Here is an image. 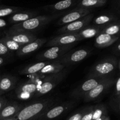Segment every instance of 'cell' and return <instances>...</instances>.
I'll return each instance as SVG.
<instances>
[{
    "label": "cell",
    "instance_id": "6da1fadb",
    "mask_svg": "<svg viewBox=\"0 0 120 120\" xmlns=\"http://www.w3.org/2000/svg\"><path fill=\"white\" fill-rule=\"evenodd\" d=\"M55 103V101L52 98L32 102L24 105L15 116V118L16 120H37Z\"/></svg>",
    "mask_w": 120,
    "mask_h": 120
},
{
    "label": "cell",
    "instance_id": "7a4b0ae2",
    "mask_svg": "<svg viewBox=\"0 0 120 120\" xmlns=\"http://www.w3.org/2000/svg\"><path fill=\"white\" fill-rule=\"evenodd\" d=\"M31 76V78L20 84L15 90L16 97L21 100H28L34 97L41 87L44 77L37 75Z\"/></svg>",
    "mask_w": 120,
    "mask_h": 120
},
{
    "label": "cell",
    "instance_id": "3957f363",
    "mask_svg": "<svg viewBox=\"0 0 120 120\" xmlns=\"http://www.w3.org/2000/svg\"><path fill=\"white\" fill-rule=\"evenodd\" d=\"M56 15H37L24 22L14 24L10 29L32 32L51 22Z\"/></svg>",
    "mask_w": 120,
    "mask_h": 120
},
{
    "label": "cell",
    "instance_id": "277c9868",
    "mask_svg": "<svg viewBox=\"0 0 120 120\" xmlns=\"http://www.w3.org/2000/svg\"><path fill=\"white\" fill-rule=\"evenodd\" d=\"M118 62L114 57H108L95 63L88 75V77H105L114 72L117 68Z\"/></svg>",
    "mask_w": 120,
    "mask_h": 120
},
{
    "label": "cell",
    "instance_id": "5b68a950",
    "mask_svg": "<svg viewBox=\"0 0 120 120\" xmlns=\"http://www.w3.org/2000/svg\"><path fill=\"white\" fill-rule=\"evenodd\" d=\"M67 73L68 70L64 69L60 72L45 76L42 80L41 87L39 91L35 94L34 97H40L44 96L52 91L59 83L64 79Z\"/></svg>",
    "mask_w": 120,
    "mask_h": 120
},
{
    "label": "cell",
    "instance_id": "8992f818",
    "mask_svg": "<svg viewBox=\"0 0 120 120\" xmlns=\"http://www.w3.org/2000/svg\"><path fill=\"white\" fill-rule=\"evenodd\" d=\"M115 79L110 76L105 77L95 87L85 94L83 97L84 101L90 102L98 100L115 84Z\"/></svg>",
    "mask_w": 120,
    "mask_h": 120
},
{
    "label": "cell",
    "instance_id": "52a82bcc",
    "mask_svg": "<svg viewBox=\"0 0 120 120\" xmlns=\"http://www.w3.org/2000/svg\"><path fill=\"white\" fill-rule=\"evenodd\" d=\"M75 44L65 46H54L45 51L40 53L36 59L41 61H55L64 56L66 53L71 50Z\"/></svg>",
    "mask_w": 120,
    "mask_h": 120
},
{
    "label": "cell",
    "instance_id": "ba28073f",
    "mask_svg": "<svg viewBox=\"0 0 120 120\" xmlns=\"http://www.w3.org/2000/svg\"><path fill=\"white\" fill-rule=\"evenodd\" d=\"M74 101H68L54 104L48 109L37 120H53L65 113L75 105Z\"/></svg>",
    "mask_w": 120,
    "mask_h": 120
},
{
    "label": "cell",
    "instance_id": "9c48e42d",
    "mask_svg": "<svg viewBox=\"0 0 120 120\" xmlns=\"http://www.w3.org/2000/svg\"><path fill=\"white\" fill-rule=\"evenodd\" d=\"M91 50L89 49L86 48L73 50H71L56 61L67 67L68 66L77 64L82 62L89 56Z\"/></svg>",
    "mask_w": 120,
    "mask_h": 120
},
{
    "label": "cell",
    "instance_id": "30bf717a",
    "mask_svg": "<svg viewBox=\"0 0 120 120\" xmlns=\"http://www.w3.org/2000/svg\"><path fill=\"white\" fill-rule=\"evenodd\" d=\"M94 18V14L90 13L86 16L64 25L58 30L59 34H75L78 33L82 29L89 25Z\"/></svg>",
    "mask_w": 120,
    "mask_h": 120
},
{
    "label": "cell",
    "instance_id": "8fae6325",
    "mask_svg": "<svg viewBox=\"0 0 120 120\" xmlns=\"http://www.w3.org/2000/svg\"><path fill=\"white\" fill-rule=\"evenodd\" d=\"M106 77V76H105ZM105 77H88L87 80L78 86L71 93V96L75 99L83 98L84 96L95 87Z\"/></svg>",
    "mask_w": 120,
    "mask_h": 120
},
{
    "label": "cell",
    "instance_id": "7c38bea8",
    "mask_svg": "<svg viewBox=\"0 0 120 120\" xmlns=\"http://www.w3.org/2000/svg\"><path fill=\"white\" fill-rule=\"evenodd\" d=\"M82 39L77 33L75 34H61L49 40L47 43V46H65L75 44L82 41Z\"/></svg>",
    "mask_w": 120,
    "mask_h": 120
},
{
    "label": "cell",
    "instance_id": "4fadbf2b",
    "mask_svg": "<svg viewBox=\"0 0 120 120\" xmlns=\"http://www.w3.org/2000/svg\"><path fill=\"white\" fill-rule=\"evenodd\" d=\"M92 10V9L75 7L74 9L71 10L68 13L65 14L63 16L60 18L58 21V25L63 26L64 25L74 22L91 13Z\"/></svg>",
    "mask_w": 120,
    "mask_h": 120
},
{
    "label": "cell",
    "instance_id": "5bb4252c",
    "mask_svg": "<svg viewBox=\"0 0 120 120\" xmlns=\"http://www.w3.org/2000/svg\"><path fill=\"white\" fill-rule=\"evenodd\" d=\"M5 35L22 45L37 39V36L32 32L12 30L10 29L6 32Z\"/></svg>",
    "mask_w": 120,
    "mask_h": 120
},
{
    "label": "cell",
    "instance_id": "9a60e30c",
    "mask_svg": "<svg viewBox=\"0 0 120 120\" xmlns=\"http://www.w3.org/2000/svg\"><path fill=\"white\" fill-rule=\"evenodd\" d=\"M47 39L45 38H37L32 42L22 45L20 49L16 52V55L20 57L27 56L34 52L42 47L45 43Z\"/></svg>",
    "mask_w": 120,
    "mask_h": 120
},
{
    "label": "cell",
    "instance_id": "2e32d148",
    "mask_svg": "<svg viewBox=\"0 0 120 120\" xmlns=\"http://www.w3.org/2000/svg\"><path fill=\"white\" fill-rule=\"evenodd\" d=\"M23 107V105L19 104L16 101L7 102L0 111V120L15 117L16 114Z\"/></svg>",
    "mask_w": 120,
    "mask_h": 120
},
{
    "label": "cell",
    "instance_id": "e0dca14e",
    "mask_svg": "<svg viewBox=\"0 0 120 120\" xmlns=\"http://www.w3.org/2000/svg\"><path fill=\"white\" fill-rule=\"evenodd\" d=\"M120 39V36H114L100 32L95 38V45L96 48H105L111 46Z\"/></svg>",
    "mask_w": 120,
    "mask_h": 120
},
{
    "label": "cell",
    "instance_id": "ac0fdd59",
    "mask_svg": "<svg viewBox=\"0 0 120 120\" xmlns=\"http://www.w3.org/2000/svg\"><path fill=\"white\" fill-rule=\"evenodd\" d=\"M80 0H62L52 5L46 6L45 9L52 12H61L76 7Z\"/></svg>",
    "mask_w": 120,
    "mask_h": 120
},
{
    "label": "cell",
    "instance_id": "d6986e66",
    "mask_svg": "<svg viewBox=\"0 0 120 120\" xmlns=\"http://www.w3.org/2000/svg\"><path fill=\"white\" fill-rule=\"evenodd\" d=\"M65 68L66 67L63 64L60 63L58 61H51L48 64L45 66L36 75L45 77L47 75L60 72Z\"/></svg>",
    "mask_w": 120,
    "mask_h": 120
},
{
    "label": "cell",
    "instance_id": "ffe728a7",
    "mask_svg": "<svg viewBox=\"0 0 120 120\" xmlns=\"http://www.w3.org/2000/svg\"><path fill=\"white\" fill-rule=\"evenodd\" d=\"M37 15L38 12L36 11L22 10L10 15L8 18V21L10 23L16 24V23L24 22L26 20L29 19Z\"/></svg>",
    "mask_w": 120,
    "mask_h": 120
},
{
    "label": "cell",
    "instance_id": "44dd1931",
    "mask_svg": "<svg viewBox=\"0 0 120 120\" xmlns=\"http://www.w3.org/2000/svg\"><path fill=\"white\" fill-rule=\"evenodd\" d=\"M16 82V77L9 75H3L0 80V91L5 93L12 90L15 88Z\"/></svg>",
    "mask_w": 120,
    "mask_h": 120
},
{
    "label": "cell",
    "instance_id": "7402d4cb",
    "mask_svg": "<svg viewBox=\"0 0 120 120\" xmlns=\"http://www.w3.org/2000/svg\"><path fill=\"white\" fill-rule=\"evenodd\" d=\"M102 27L103 26H98L94 24L92 25H88L77 34L80 35L82 39L92 38L96 36L101 32Z\"/></svg>",
    "mask_w": 120,
    "mask_h": 120
},
{
    "label": "cell",
    "instance_id": "603a6c76",
    "mask_svg": "<svg viewBox=\"0 0 120 120\" xmlns=\"http://www.w3.org/2000/svg\"><path fill=\"white\" fill-rule=\"evenodd\" d=\"M51 61H41L34 64H29L21 69L19 73L21 75H36L44 67Z\"/></svg>",
    "mask_w": 120,
    "mask_h": 120
},
{
    "label": "cell",
    "instance_id": "cb8c5ba5",
    "mask_svg": "<svg viewBox=\"0 0 120 120\" xmlns=\"http://www.w3.org/2000/svg\"><path fill=\"white\" fill-rule=\"evenodd\" d=\"M107 0H80L75 7L92 9L104 6Z\"/></svg>",
    "mask_w": 120,
    "mask_h": 120
},
{
    "label": "cell",
    "instance_id": "d4e9b609",
    "mask_svg": "<svg viewBox=\"0 0 120 120\" xmlns=\"http://www.w3.org/2000/svg\"><path fill=\"white\" fill-rule=\"evenodd\" d=\"M117 20V18L113 15L107 14V15H101L93 20V24L98 26H105L113 22H115Z\"/></svg>",
    "mask_w": 120,
    "mask_h": 120
},
{
    "label": "cell",
    "instance_id": "484cf974",
    "mask_svg": "<svg viewBox=\"0 0 120 120\" xmlns=\"http://www.w3.org/2000/svg\"><path fill=\"white\" fill-rule=\"evenodd\" d=\"M101 32L114 36H120V23L119 21H115L103 26Z\"/></svg>",
    "mask_w": 120,
    "mask_h": 120
},
{
    "label": "cell",
    "instance_id": "4316f807",
    "mask_svg": "<svg viewBox=\"0 0 120 120\" xmlns=\"http://www.w3.org/2000/svg\"><path fill=\"white\" fill-rule=\"evenodd\" d=\"M0 41L3 42L5 45L8 48V49L12 52H17L22 46V45L15 42V41L11 39L10 38L8 37L6 35L1 39H0Z\"/></svg>",
    "mask_w": 120,
    "mask_h": 120
},
{
    "label": "cell",
    "instance_id": "83f0119b",
    "mask_svg": "<svg viewBox=\"0 0 120 120\" xmlns=\"http://www.w3.org/2000/svg\"><path fill=\"white\" fill-rule=\"evenodd\" d=\"M107 109L105 105L102 104H97L94 106V111H93L92 120H95L101 118L103 116H107Z\"/></svg>",
    "mask_w": 120,
    "mask_h": 120
},
{
    "label": "cell",
    "instance_id": "f1b7e54d",
    "mask_svg": "<svg viewBox=\"0 0 120 120\" xmlns=\"http://www.w3.org/2000/svg\"><path fill=\"white\" fill-rule=\"evenodd\" d=\"M23 10V8L18 7H0V18L10 16L14 13Z\"/></svg>",
    "mask_w": 120,
    "mask_h": 120
},
{
    "label": "cell",
    "instance_id": "f546056e",
    "mask_svg": "<svg viewBox=\"0 0 120 120\" xmlns=\"http://www.w3.org/2000/svg\"><path fill=\"white\" fill-rule=\"evenodd\" d=\"M88 108H89V106L82 108L76 112H75L74 114L70 116L67 120H81L88 110Z\"/></svg>",
    "mask_w": 120,
    "mask_h": 120
},
{
    "label": "cell",
    "instance_id": "4dcf8cb0",
    "mask_svg": "<svg viewBox=\"0 0 120 120\" xmlns=\"http://www.w3.org/2000/svg\"><path fill=\"white\" fill-rule=\"evenodd\" d=\"M9 49H8L5 45L0 41V56H8L11 53Z\"/></svg>",
    "mask_w": 120,
    "mask_h": 120
},
{
    "label": "cell",
    "instance_id": "1f68e13d",
    "mask_svg": "<svg viewBox=\"0 0 120 120\" xmlns=\"http://www.w3.org/2000/svg\"><path fill=\"white\" fill-rule=\"evenodd\" d=\"M112 107L116 112L120 114V96H115L112 101Z\"/></svg>",
    "mask_w": 120,
    "mask_h": 120
},
{
    "label": "cell",
    "instance_id": "d6a6232c",
    "mask_svg": "<svg viewBox=\"0 0 120 120\" xmlns=\"http://www.w3.org/2000/svg\"><path fill=\"white\" fill-rule=\"evenodd\" d=\"M93 111H94V106H89L88 110L85 114L84 117L81 120H92L93 116Z\"/></svg>",
    "mask_w": 120,
    "mask_h": 120
},
{
    "label": "cell",
    "instance_id": "836d02e7",
    "mask_svg": "<svg viewBox=\"0 0 120 120\" xmlns=\"http://www.w3.org/2000/svg\"><path fill=\"white\" fill-rule=\"evenodd\" d=\"M114 84H115L114 95H115V96H120V75L115 80Z\"/></svg>",
    "mask_w": 120,
    "mask_h": 120
},
{
    "label": "cell",
    "instance_id": "e575fe53",
    "mask_svg": "<svg viewBox=\"0 0 120 120\" xmlns=\"http://www.w3.org/2000/svg\"><path fill=\"white\" fill-rule=\"evenodd\" d=\"M8 101L5 98H4V97H0V111H1V110L2 109V108L5 105V104H7Z\"/></svg>",
    "mask_w": 120,
    "mask_h": 120
},
{
    "label": "cell",
    "instance_id": "d590c367",
    "mask_svg": "<svg viewBox=\"0 0 120 120\" xmlns=\"http://www.w3.org/2000/svg\"><path fill=\"white\" fill-rule=\"evenodd\" d=\"M114 7L116 10L120 12V0H115L114 3Z\"/></svg>",
    "mask_w": 120,
    "mask_h": 120
},
{
    "label": "cell",
    "instance_id": "8d00e7d4",
    "mask_svg": "<svg viewBox=\"0 0 120 120\" xmlns=\"http://www.w3.org/2000/svg\"><path fill=\"white\" fill-rule=\"evenodd\" d=\"M7 25V22L5 20L0 18V28H3Z\"/></svg>",
    "mask_w": 120,
    "mask_h": 120
},
{
    "label": "cell",
    "instance_id": "74e56055",
    "mask_svg": "<svg viewBox=\"0 0 120 120\" xmlns=\"http://www.w3.org/2000/svg\"><path fill=\"white\" fill-rule=\"evenodd\" d=\"M114 51L115 52H120V41L118 42L114 48Z\"/></svg>",
    "mask_w": 120,
    "mask_h": 120
},
{
    "label": "cell",
    "instance_id": "f35d334b",
    "mask_svg": "<svg viewBox=\"0 0 120 120\" xmlns=\"http://www.w3.org/2000/svg\"><path fill=\"white\" fill-rule=\"evenodd\" d=\"M5 62V59L2 56H0V66L3 65Z\"/></svg>",
    "mask_w": 120,
    "mask_h": 120
},
{
    "label": "cell",
    "instance_id": "ab89813d",
    "mask_svg": "<svg viewBox=\"0 0 120 120\" xmlns=\"http://www.w3.org/2000/svg\"><path fill=\"white\" fill-rule=\"evenodd\" d=\"M107 116H108V115H107V116H103V117H101V118H98V119H96L95 120H105L106 117H107Z\"/></svg>",
    "mask_w": 120,
    "mask_h": 120
},
{
    "label": "cell",
    "instance_id": "60d3db41",
    "mask_svg": "<svg viewBox=\"0 0 120 120\" xmlns=\"http://www.w3.org/2000/svg\"><path fill=\"white\" fill-rule=\"evenodd\" d=\"M117 68H118V70H119V71H120V60L118 62V66H117Z\"/></svg>",
    "mask_w": 120,
    "mask_h": 120
},
{
    "label": "cell",
    "instance_id": "b9f144b4",
    "mask_svg": "<svg viewBox=\"0 0 120 120\" xmlns=\"http://www.w3.org/2000/svg\"><path fill=\"white\" fill-rule=\"evenodd\" d=\"M16 120V118L15 117H12V118H8V119H5V120Z\"/></svg>",
    "mask_w": 120,
    "mask_h": 120
},
{
    "label": "cell",
    "instance_id": "7bdbcfd3",
    "mask_svg": "<svg viewBox=\"0 0 120 120\" xmlns=\"http://www.w3.org/2000/svg\"><path fill=\"white\" fill-rule=\"evenodd\" d=\"M105 120H110V118H109V116H107V117H106Z\"/></svg>",
    "mask_w": 120,
    "mask_h": 120
},
{
    "label": "cell",
    "instance_id": "ee69618b",
    "mask_svg": "<svg viewBox=\"0 0 120 120\" xmlns=\"http://www.w3.org/2000/svg\"><path fill=\"white\" fill-rule=\"evenodd\" d=\"M3 93H3V92H2V91H0V96H1V95H2Z\"/></svg>",
    "mask_w": 120,
    "mask_h": 120
},
{
    "label": "cell",
    "instance_id": "f6af8a7d",
    "mask_svg": "<svg viewBox=\"0 0 120 120\" xmlns=\"http://www.w3.org/2000/svg\"><path fill=\"white\" fill-rule=\"evenodd\" d=\"M1 76H0V80H1Z\"/></svg>",
    "mask_w": 120,
    "mask_h": 120
},
{
    "label": "cell",
    "instance_id": "bcb514c9",
    "mask_svg": "<svg viewBox=\"0 0 120 120\" xmlns=\"http://www.w3.org/2000/svg\"><path fill=\"white\" fill-rule=\"evenodd\" d=\"M119 22H120V21H119Z\"/></svg>",
    "mask_w": 120,
    "mask_h": 120
}]
</instances>
